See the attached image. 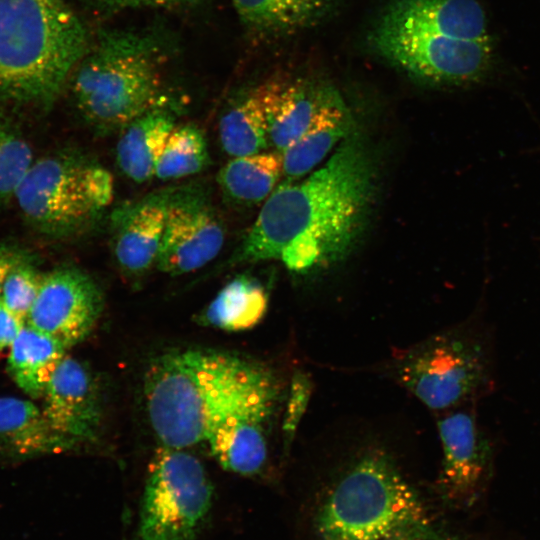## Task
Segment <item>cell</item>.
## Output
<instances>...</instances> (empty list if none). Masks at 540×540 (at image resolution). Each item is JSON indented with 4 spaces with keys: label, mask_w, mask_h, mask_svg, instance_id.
<instances>
[{
    "label": "cell",
    "mask_w": 540,
    "mask_h": 540,
    "mask_svg": "<svg viewBox=\"0 0 540 540\" xmlns=\"http://www.w3.org/2000/svg\"><path fill=\"white\" fill-rule=\"evenodd\" d=\"M376 180L373 155L354 131L308 177L276 187L232 262L277 260L308 273L342 260L364 231Z\"/></svg>",
    "instance_id": "cell-1"
},
{
    "label": "cell",
    "mask_w": 540,
    "mask_h": 540,
    "mask_svg": "<svg viewBox=\"0 0 540 540\" xmlns=\"http://www.w3.org/2000/svg\"><path fill=\"white\" fill-rule=\"evenodd\" d=\"M176 125L173 112L162 105L123 127L116 147L120 170L136 183L155 177L159 157Z\"/></svg>",
    "instance_id": "cell-18"
},
{
    "label": "cell",
    "mask_w": 540,
    "mask_h": 540,
    "mask_svg": "<svg viewBox=\"0 0 540 540\" xmlns=\"http://www.w3.org/2000/svg\"><path fill=\"white\" fill-rule=\"evenodd\" d=\"M202 463L185 449L160 446L149 465L140 509L141 540H195L212 506Z\"/></svg>",
    "instance_id": "cell-8"
},
{
    "label": "cell",
    "mask_w": 540,
    "mask_h": 540,
    "mask_svg": "<svg viewBox=\"0 0 540 540\" xmlns=\"http://www.w3.org/2000/svg\"><path fill=\"white\" fill-rule=\"evenodd\" d=\"M171 188L153 191L111 213L112 251L118 267L140 276L157 263Z\"/></svg>",
    "instance_id": "cell-12"
},
{
    "label": "cell",
    "mask_w": 540,
    "mask_h": 540,
    "mask_svg": "<svg viewBox=\"0 0 540 540\" xmlns=\"http://www.w3.org/2000/svg\"><path fill=\"white\" fill-rule=\"evenodd\" d=\"M269 144L281 152L311 124L320 110L339 92L332 86L304 78L271 80L259 85Z\"/></svg>",
    "instance_id": "cell-15"
},
{
    "label": "cell",
    "mask_w": 540,
    "mask_h": 540,
    "mask_svg": "<svg viewBox=\"0 0 540 540\" xmlns=\"http://www.w3.org/2000/svg\"><path fill=\"white\" fill-rule=\"evenodd\" d=\"M268 294L254 277L239 275L227 283L199 315L203 325L227 331L254 327L264 317Z\"/></svg>",
    "instance_id": "cell-23"
},
{
    "label": "cell",
    "mask_w": 540,
    "mask_h": 540,
    "mask_svg": "<svg viewBox=\"0 0 540 540\" xmlns=\"http://www.w3.org/2000/svg\"><path fill=\"white\" fill-rule=\"evenodd\" d=\"M368 42L382 58L431 85L477 83L488 74L494 58L486 15L435 18L411 29L374 24Z\"/></svg>",
    "instance_id": "cell-6"
},
{
    "label": "cell",
    "mask_w": 540,
    "mask_h": 540,
    "mask_svg": "<svg viewBox=\"0 0 540 540\" xmlns=\"http://www.w3.org/2000/svg\"><path fill=\"white\" fill-rule=\"evenodd\" d=\"M102 308L101 289L87 273L76 267H59L42 276L25 323L68 349L89 335Z\"/></svg>",
    "instance_id": "cell-11"
},
{
    "label": "cell",
    "mask_w": 540,
    "mask_h": 540,
    "mask_svg": "<svg viewBox=\"0 0 540 540\" xmlns=\"http://www.w3.org/2000/svg\"><path fill=\"white\" fill-rule=\"evenodd\" d=\"M267 423L247 418L223 422L207 441L212 456L227 471L252 476L267 460Z\"/></svg>",
    "instance_id": "cell-20"
},
{
    "label": "cell",
    "mask_w": 540,
    "mask_h": 540,
    "mask_svg": "<svg viewBox=\"0 0 540 540\" xmlns=\"http://www.w3.org/2000/svg\"><path fill=\"white\" fill-rule=\"evenodd\" d=\"M150 425L162 446L206 442L230 418L270 423L281 386L266 366L212 350L171 351L156 357L144 377Z\"/></svg>",
    "instance_id": "cell-2"
},
{
    "label": "cell",
    "mask_w": 540,
    "mask_h": 540,
    "mask_svg": "<svg viewBox=\"0 0 540 540\" xmlns=\"http://www.w3.org/2000/svg\"><path fill=\"white\" fill-rule=\"evenodd\" d=\"M42 276L26 257L9 272L5 279L0 301L24 322L38 294Z\"/></svg>",
    "instance_id": "cell-27"
},
{
    "label": "cell",
    "mask_w": 540,
    "mask_h": 540,
    "mask_svg": "<svg viewBox=\"0 0 540 540\" xmlns=\"http://www.w3.org/2000/svg\"><path fill=\"white\" fill-rule=\"evenodd\" d=\"M210 162L203 131L193 124L176 125L157 162L155 177L173 180L201 172Z\"/></svg>",
    "instance_id": "cell-25"
},
{
    "label": "cell",
    "mask_w": 540,
    "mask_h": 540,
    "mask_svg": "<svg viewBox=\"0 0 540 540\" xmlns=\"http://www.w3.org/2000/svg\"><path fill=\"white\" fill-rule=\"evenodd\" d=\"M241 20L267 35L307 28L327 15L339 0H231Z\"/></svg>",
    "instance_id": "cell-22"
},
{
    "label": "cell",
    "mask_w": 540,
    "mask_h": 540,
    "mask_svg": "<svg viewBox=\"0 0 540 540\" xmlns=\"http://www.w3.org/2000/svg\"><path fill=\"white\" fill-rule=\"evenodd\" d=\"M43 398L42 411L59 434L76 445L95 437L101 417L99 392L82 362L66 355L49 381Z\"/></svg>",
    "instance_id": "cell-13"
},
{
    "label": "cell",
    "mask_w": 540,
    "mask_h": 540,
    "mask_svg": "<svg viewBox=\"0 0 540 540\" xmlns=\"http://www.w3.org/2000/svg\"><path fill=\"white\" fill-rule=\"evenodd\" d=\"M88 48L63 0H0V96L50 103Z\"/></svg>",
    "instance_id": "cell-3"
},
{
    "label": "cell",
    "mask_w": 540,
    "mask_h": 540,
    "mask_svg": "<svg viewBox=\"0 0 540 540\" xmlns=\"http://www.w3.org/2000/svg\"><path fill=\"white\" fill-rule=\"evenodd\" d=\"M398 378L428 408L446 409L484 383V352L471 339L458 335L439 336L403 359L398 367Z\"/></svg>",
    "instance_id": "cell-9"
},
{
    "label": "cell",
    "mask_w": 540,
    "mask_h": 540,
    "mask_svg": "<svg viewBox=\"0 0 540 540\" xmlns=\"http://www.w3.org/2000/svg\"><path fill=\"white\" fill-rule=\"evenodd\" d=\"M354 121L340 94L325 105L309 127L281 151L283 175L302 178L318 166L345 138L354 132Z\"/></svg>",
    "instance_id": "cell-17"
},
{
    "label": "cell",
    "mask_w": 540,
    "mask_h": 540,
    "mask_svg": "<svg viewBox=\"0 0 540 540\" xmlns=\"http://www.w3.org/2000/svg\"><path fill=\"white\" fill-rule=\"evenodd\" d=\"M33 162L29 144L0 116V203L14 199Z\"/></svg>",
    "instance_id": "cell-26"
},
{
    "label": "cell",
    "mask_w": 540,
    "mask_h": 540,
    "mask_svg": "<svg viewBox=\"0 0 540 540\" xmlns=\"http://www.w3.org/2000/svg\"><path fill=\"white\" fill-rule=\"evenodd\" d=\"M321 540H459L438 529L415 490L381 452L336 483L316 517Z\"/></svg>",
    "instance_id": "cell-4"
},
{
    "label": "cell",
    "mask_w": 540,
    "mask_h": 540,
    "mask_svg": "<svg viewBox=\"0 0 540 540\" xmlns=\"http://www.w3.org/2000/svg\"><path fill=\"white\" fill-rule=\"evenodd\" d=\"M113 196V177L100 163L60 152L33 162L14 199L34 228L63 237L90 229Z\"/></svg>",
    "instance_id": "cell-7"
},
{
    "label": "cell",
    "mask_w": 540,
    "mask_h": 540,
    "mask_svg": "<svg viewBox=\"0 0 540 540\" xmlns=\"http://www.w3.org/2000/svg\"><path fill=\"white\" fill-rule=\"evenodd\" d=\"M161 67L160 45L151 35L102 32L73 71L76 106L99 130L123 128L166 105Z\"/></svg>",
    "instance_id": "cell-5"
},
{
    "label": "cell",
    "mask_w": 540,
    "mask_h": 540,
    "mask_svg": "<svg viewBox=\"0 0 540 540\" xmlns=\"http://www.w3.org/2000/svg\"><path fill=\"white\" fill-rule=\"evenodd\" d=\"M75 446L51 426L33 402L0 397V453L28 458L64 452Z\"/></svg>",
    "instance_id": "cell-16"
},
{
    "label": "cell",
    "mask_w": 540,
    "mask_h": 540,
    "mask_svg": "<svg viewBox=\"0 0 540 540\" xmlns=\"http://www.w3.org/2000/svg\"><path fill=\"white\" fill-rule=\"evenodd\" d=\"M438 432L443 451L441 489L451 499L468 498L487 472L490 446L475 419L466 412L439 420Z\"/></svg>",
    "instance_id": "cell-14"
},
{
    "label": "cell",
    "mask_w": 540,
    "mask_h": 540,
    "mask_svg": "<svg viewBox=\"0 0 540 540\" xmlns=\"http://www.w3.org/2000/svg\"><path fill=\"white\" fill-rule=\"evenodd\" d=\"M25 322L10 312L0 301V353L9 350Z\"/></svg>",
    "instance_id": "cell-30"
},
{
    "label": "cell",
    "mask_w": 540,
    "mask_h": 540,
    "mask_svg": "<svg viewBox=\"0 0 540 540\" xmlns=\"http://www.w3.org/2000/svg\"><path fill=\"white\" fill-rule=\"evenodd\" d=\"M67 348L25 323L8 350L7 371L17 386L32 398H41Z\"/></svg>",
    "instance_id": "cell-19"
},
{
    "label": "cell",
    "mask_w": 540,
    "mask_h": 540,
    "mask_svg": "<svg viewBox=\"0 0 540 540\" xmlns=\"http://www.w3.org/2000/svg\"><path fill=\"white\" fill-rule=\"evenodd\" d=\"M282 176V156L274 150L234 157L221 168L217 181L227 200L250 206L266 200Z\"/></svg>",
    "instance_id": "cell-21"
},
{
    "label": "cell",
    "mask_w": 540,
    "mask_h": 540,
    "mask_svg": "<svg viewBox=\"0 0 540 540\" xmlns=\"http://www.w3.org/2000/svg\"><path fill=\"white\" fill-rule=\"evenodd\" d=\"M26 257L17 248L9 245L0 246V295L9 272Z\"/></svg>",
    "instance_id": "cell-31"
},
{
    "label": "cell",
    "mask_w": 540,
    "mask_h": 540,
    "mask_svg": "<svg viewBox=\"0 0 540 540\" xmlns=\"http://www.w3.org/2000/svg\"><path fill=\"white\" fill-rule=\"evenodd\" d=\"M311 395V383L306 374L301 371L292 376L288 392L286 411L283 422V434L286 443L293 439Z\"/></svg>",
    "instance_id": "cell-28"
},
{
    "label": "cell",
    "mask_w": 540,
    "mask_h": 540,
    "mask_svg": "<svg viewBox=\"0 0 540 540\" xmlns=\"http://www.w3.org/2000/svg\"><path fill=\"white\" fill-rule=\"evenodd\" d=\"M219 138L223 150L233 158L263 152L270 147L259 86L238 98L222 115Z\"/></svg>",
    "instance_id": "cell-24"
},
{
    "label": "cell",
    "mask_w": 540,
    "mask_h": 540,
    "mask_svg": "<svg viewBox=\"0 0 540 540\" xmlns=\"http://www.w3.org/2000/svg\"><path fill=\"white\" fill-rule=\"evenodd\" d=\"M99 11L116 12L141 7H175L189 5L201 0H85Z\"/></svg>",
    "instance_id": "cell-29"
},
{
    "label": "cell",
    "mask_w": 540,
    "mask_h": 540,
    "mask_svg": "<svg viewBox=\"0 0 540 540\" xmlns=\"http://www.w3.org/2000/svg\"><path fill=\"white\" fill-rule=\"evenodd\" d=\"M225 241V227L199 185L171 188L157 268L171 276L198 270L212 261Z\"/></svg>",
    "instance_id": "cell-10"
}]
</instances>
